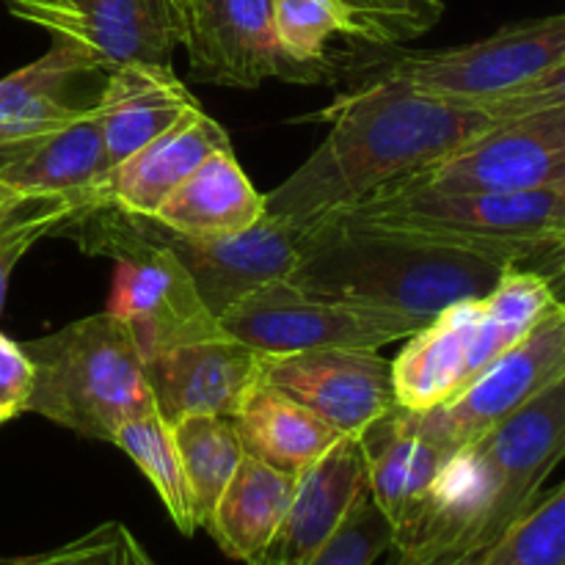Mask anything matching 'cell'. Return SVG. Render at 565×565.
I'll return each instance as SVG.
<instances>
[{
	"label": "cell",
	"instance_id": "obj_1",
	"mask_svg": "<svg viewBox=\"0 0 565 565\" xmlns=\"http://www.w3.org/2000/svg\"><path fill=\"white\" fill-rule=\"evenodd\" d=\"M320 119L331 121L329 136L281 185L265 193V215L298 232L434 169L497 125L480 105L392 81L362 83Z\"/></svg>",
	"mask_w": 565,
	"mask_h": 565
},
{
	"label": "cell",
	"instance_id": "obj_2",
	"mask_svg": "<svg viewBox=\"0 0 565 565\" xmlns=\"http://www.w3.org/2000/svg\"><path fill=\"white\" fill-rule=\"evenodd\" d=\"M511 265L397 232L323 221L301 232L287 281L315 296L390 309L430 323L452 303L483 298Z\"/></svg>",
	"mask_w": 565,
	"mask_h": 565
},
{
	"label": "cell",
	"instance_id": "obj_3",
	"mask_svg": "<svg viewBox=\"0 0 565 565\" xmlns=\"http://www.w3.org/2000/svg\"><path fill=\"white\" fill-rule=\"evenodd\" d=\"M58 235L75 241L92 257L114 259L116 281L108 312L130 326L147 359L230 337L202 301L193 276L166 243L163 226L154 218L132 215L103 199L83 207Z\"/></svg>",
	"mask_w": 565,
	"mask_h": 565
},
{
	"label": "cell",
	"instance_id": "obj_4",
	"mask_svg": "<svg viewBox=\"0 0 565 565\" xmlns=\"http://www.w3.org/2000/svg\"><path fill=\"white\" fill-rule=\"evenodd\" d=\"M33 364L28 412L83 436L110 441L121 423L154 408L147 356L130 326L97 312L22 342Z\"/></svg>",
	"mask_w": 565,
	"mask_h": 565
},
{
	"label": "cell",
	"instance_id": "obj_5",
	"mask_svg": "<svg viewBox=\"0 0 565 565\" xmlns=\"http://www.w3.org/2000/svg\"><path fill=\"white\" fill-rule=\"evenodd\" d=\"M329 221L463 248L511 268H535L565 241V182L513 193L390 188Z\"/></svg>",
	"mask_w": 565,
	"mask_h": 565
},
{
	"label": "cell",
	"instance_id": "obj_6",
	"mask_svg": "<svg viewBox=\"0 0 565 565\" xmlns=\"http://www.w3.org/2000/svg\"><path fill=\"white\" fill-rule=\"evenodd\" d=\"M565 64V11L513 22L478 42L401 53L370 81H392L458 103L480 105Z\"/></svg>",
	"mask_w": 565,
	"mask_h": 565
},
{
	"label": "cell",
	"instance_id": "obj_7",
	"mask_svg": "<svg viewBox=\"0 0 565 565\" xmlns=\"http://www.w3.org/2000/svg\"><path fill=\"white\" fill-rule=\"evenodd\" d=\"M423 320L342 298L315 296L290 281H276L232 307L221 329L263 356L318 348H379L423 329Z\"/></svg>",
	"mask_w": 565,
	"mask_h": 565
},
{
	"label": "cell",
	"instance_id": "obj_8",
	"mask_svg": "<svg viewBox=\"0 0 565 565\" xmlns=\"http://www.w3.org/2000/svg\"><path fill=\"white\" fill-rule=\"evenodd\" d=\"M565 182V108L497 121L434 169L390 188L439 193H513ZM384 188V191H390Z\"/></svg>",
	"mask_w": 565,
	"mask_h": 565
},
{
	"label": "cell",
	"instance_id": "obj_9",
	"mask_svg": "<svg viewBox=\"0 0 565 565\" xmlns=\"http://www.w3.org/2000/svg\"><path fill=\"white\" fill-rule=\"evenodd\" d=\"M11 17L83 50L99 70L121 64L171 66L182 47L177 0H3Z\"/></svg>",
	"mask_w": 565,
	"mask_h": 565
},
{
	"label": "cell",
	"instance_id": "obj_10",
	"mask_svg": "<svg viewBox=\"0 0 565 565\" xmlns=\"http://www.w3.org/2000/svg\"><path fill=\"white\" fill-rule=\"evenodd\" d=\"M565 375V307L546 318L533 334L502 353L456 397L428 412H408L417 430L450 450L472 445L524 403Z\"/></svg>",
	"mask_w": 565,
	"mask_h": 565
},
{
	"label": "cell",
	"instance_id": "obj_11",
	"mask_svg": "<svg viewBox=\"0 0 565 565\" xmlns=\"http://www.w3.org/2000/svg\"><path fill=\"white\" fill-rule=\"evenodd\" d=\"M259 384L301 403L337 434L353 439L397 408L392 362L364 348L263 356Z\"/></svg>",
	"mask_w": 565,
	"mask_h": 565
},
{
	"label": "cell",
	"instance_id": "obj_12",
	"mask_svg": "<svg viewBox=\"0 0 565 565\" xmlns=\"http://www.w3.org/2000/svg\"><path fill=\"white\" fill-rule=\"evenodd\" d=\"M182 47L196 81L257 88L270 77L315 83L281 50L270 0H191L182 6Z\"/></svg>",
	"mask_w": 565,
	"mask_h": 565
},
{
	"label": "cell",
	"instance_id": "obj_13",
	"mask_svg": "<svg viewBox=\"0 0 565 565\" xmlns=\"http://www.w3.org/2000/svg\"><path fill=\"white\" fill-rule=\"evenodd\" d=\"M163 237L218 320L254 292L290 279L301 259V232L274 215L237 235L185 237L163 226Z\"/></svg>",
	"mask_w": 565,
	"mask_h": 565
},
{
	"label": "cell",
	"instance_id": "obj_14",
	"mask_svg": "<svg viewBox=\"0 0 565 565\" xmlns=\"http://www.w3.org/2000/svg\"><path fill=\"white\" fill-rule=\"evenodd\" d=\"M263 353L246 342L218 337L147 359L154 408L169 425L191 414L235 417L259 386Z\"/></svg>",
	"mask_w": 565,
	"mask_h": 565
},
{
	"label": "cell",
	"instance_id": "obj_15",
	"mask_svg": "<svg viewBox=\"0 0 565 565\" xmlns=\"http://www.w3.org/2000/svg\"><path fill=\"white\" fill-rule=\"evenodd\" d=\"M356 439L364 456L367 491L392 524L397 544L428 505L436 480L456 450L414 428L406 408L401 406L370 425Z\"/></svg>",
	"mask_w": 565,
	"mask_h": 565
},
{
	"label": "cell",
	"instance_id": "obj_16",
	"mask_svg": "<svg viewBox=\"0 0 565 565\" xmlns=\"http://www.w3.org/2000/svg\"><path fill=\"white\" fill-rule=\"evenodd\" d=\"M110 174L94 105L55 130L0 147V182L22 196H66L103 202Z\"/></svg>",
	"mask_w": 565,
	"mask_h": 565
},
{
	"label": "cell",
	"instance_id": "obj_17",
	"mask_svg": "<svg viewBox=\"0 0 565 565\" xmlns=\"http://www.w3.org/2000/svg\"><path fill=\"white\" fill-rule=\"evenodd\" d=\"M364 489L367 472L362 447L353 436H342L323 458L296 478L285 522L259 561L276 565L307 563L337 533Z\"/></svg>",
	"mask_w": 565,
	"mask_h": 565
},
{
	"label": "cell",
	"instance_id": "obj_18",
	"mask_svg": "<svg viewBox=\"0 0 565 565\" xmlns=\"http://www.w3.org/2000/svg\"><path fill=\"white\" fill-rule=\"evenodd\" d=\"M232 149L224 127L193 105L174 127L160 132L154 141L116 166L99 188V199L119 204L121 210L141 218H154L160 204L210 158Z\"/></svg>",
	"mask_w": 565,
	"mask_h": 565
},
{
	"label": "cell",
	"instance_id": "obj_19",
	"mask_svg": "<svg viewBox=\"0 0 565 565\" xmlns=\"http://www.w3.org/2000/svg\"><path fill=\"white\" fill-rule=\"evenodd\" d=\"M105 75L83 50L55 42L44 55L0 77V147L66 125L97 103L83 94L92 77Z\"/></svg>",
	"mask_w": 565,
	"mask_h": 565
},
{
	"label": "cell",
	"instance_id": "obj_20",
	"mask_svg": "<svg viewBox=\"0 0 565 565\" xmlns=\"http://www.w3.org/2000/svg\"><path fill=\"white\" fill-rule=\"evenodd\" d=\"M193 105L196 97L171 66L121 64L105 72L94 114L110 171L174 127Z\"/></svg>",
	"mask_w": 565,
	"mask_h": 565
},
{
	"label": "cell",
	"instance_id": "obj_21",
	"mask_svg": "<svg viewBox=\"0 0 565 565\" xmlns=\"http://www.w3.org/2000/svg\"><path fill=\"white\" fill-rule=\"evenodd\" d=\"M478 298L452 303L430 323L406 337V345L392 359V384L397 406L428 412L456 397L472 381V353Z\"/></svg>",
	"mask_w": 565,
	"mask_h": 565
},
{
	"label": "cell",
	"instance_id": "obj_22",
	"mask_svg": "<svg viewBox=\"0 0 565 565\" xmlns=\"http://www.w3.org/2000/svg\"><path fill=\"white\" fill-rule=\"evenodd\" d=\"M265 215L259 193L232 149L210 154L154 213L166 230L185 237H226L246 232Z\"/></svg>",
	"mask_w": 565,
	"mask_h": 565
},
{
	"label": "cell",
	"instance_id": "obj_23",
	"mask_svg": "<svg viewBox=\"0 0 565 565\" xmlns=\"http://www.w3.org/2000/svg\"><path fill=\"white\" fill-rule=\"evenodd\" d=\"M296 491V475H287L248 456L226 483L218 505L204 522L218 550L232 561L257 563L279 533Z\"/></svg>",
	"mask_w": 565,
	"mask_h": 565
},
{
	"label": "cell",
	"instance_id": "obj_24",
	"mask_svg": "<svg viewBox=\"0 0 565 565\" xmlns=\"http://www.w3.org/2000/svg\"><path fill=\"white\" fill-rule=\"evenodd\" d=\"M232 419L248 456L296 478L342 439L309 408L265 384L248 395Z\"/></svg>",
	"mask_w": 565,
	"mask_h": 565
},
{
	"label": "cell",
	"instance_id": "obj_25",
	"mask_svg": "<svg viewBox=\"0 0 565 565\" xmlns=\"http://www.w3.org/2000/svg\"><path fill=\"white\" fill-rule=\"evenodd\" d=\"M171 428H174L177 452H180L182 472H185L188 489H191L193 508H196L199 524L204 527L213 508L218 505L226 483L246 458V447H243L232 417L191 414Z\"/></svg>",
	"mask_w": 565,
	"mask_h": 565
},
{
	"label": "cell",
	"instance_id": "obj_26",
	"mask_svg": "<svg viewBox=\"0 0 565 565\" xmlns=\"http://www.w3.org/2000/svg\"><path fill=\"white\" fill-rule=\"evenodd\" d=\"M114 445L152 483L166 513L182 535H193L196 530H202L185 472H182L180 452H177L174 428L160 417L158 408H149V412L121 423L114 436Z\"/></svg>",
	"mask_w": 565,
	"mask_h": 565
},
{
	"label": "cell",
	"instance_id": "obj_27",
	"mask_svg": "<svg viewBox=\"0 0 565 565\" xmlns=\"http://www.w3.org/2000/svg\"><path fill=\"white\" fill-rule=\"evenodd\" d=\"M270 6L281 50L307 70L312 81L329 72L331 39L345 36L379 44L373 28L342 0H270Z\"/></svg>",
	"mask_w": 565,
	"mask_h": 565
},
{
	"label": "cell",
	"instance_id": "obj_28",
	"mask_svg": "<svg viewBox=\"0 0 565 565\" xmlns=\"http://www.w3.org/2000/svg\"><path fill=\"white\" fill-rule=\"evenodd\" d=\"M478 565H565V483L539 497Z\"/></svg>",
	"mask_w": 565,
	"mask_h": 565
},
{
	"label": "cell",
	"instance_id": "obj_29",
	"mask_svg": "<svg viewBox=\"0 0 565 565\" xmlns=\"http://www.w3.org/2000/svg\"><path fill=\"white\" fill-rule=\"evenodd\" d=\"M94 202L66 196H17L0 213V315H3L6 292L17 263L36 246L42 237L53 235L70 224L83 207Z\"/></svg>",
	"mask_w": 565,
	"mask_h": 565
},
{
	"label": "cell",
	"instance_id": "obj_30",
	"mask_svg": "<svg viewBox=\"0 0 565 565\" xmlns=\"http://www.w3.org/2000/svg\"><path fill=\"white\" fill-rule=\"evenodd\" d=\"M395 544L392 524L386 522L384 513L373 502L370 491L364 489L356 497L353 508L337 533L309 557L307 563L298 565H375ZM252 565H276L268 561H257Z\"/></svg>",
	"mask_w": 565,
	"mask_h": 565
},
{
	"label": "cell",
	"instance_id": "obj_31",
	"mask_svg": "<svg viewBox=\"0 0 565 565\" xmlns=\"http://www.w3.org/2000/svg\"><path fill=\"white\" fill-rule=\"evenodd\" d=\"M125 524L103 522L55 550L0 557V565H125Z\"/></svg>",
	"mask_w": 565,
	"mask_h": 565
},
{
	"label": "cell",
	"instance_id": "obj_32",
	"mask_svg": "<svg viewBox=\"0 0 565 565\" xmlns=\"http://www.w3.org/2000/svg\"><path fill=\"white\" fill-rule=\"evenodd\" d=\"M373 28L379 44H395L428 31L439 20L441 9L425 6L423 0H342Z\"/></svg>",
	"mask_w": 565,
	"mask_h": 565
},
{
	"label": "cell",
	"instance_id": "obj_33",
	"mask_svg": "<svg viewBox=\"0 0 565 565\" xmlns=\"http://www.w3.org/2000/svg\"><path fill=\"white\" fill-rule=\"evenodd\" d=\"M480 108L489 110L497 121L533 114V110L565 108V64L552 70L550 75L527 83V86L513 88V92L500 94L494 99H486V103H480Z\"/></svg>",
	"mask_w": 565,
	"mask_h": 565
},
{
	"label": "cell",
	"instance_id": "obj_34",
	"mask_svg": "<svg viewBox=\"0 0 565 565\" xmlns=\"http://www.w3.org/2000/svg\"><path fill=\"white\" fill-rule=\"evenodd\" d=\"M33 364L20 342L0 334V425L28 412Z\"/></svg>",
	"mask_w": 565,
	"mask_h": 565
},
{
	"label": "cell",
	"instance_id": "obj_35",
	"mask_svg": "<svg viewBox=\"0 0 565 565\" xmlns=\"http://www.w3.org/2000/svg\"><path fill=\"white\" fill-rule=\"evenodd\" d=\"M530 270H539V274L544 276V279L550 281L552 287H555L557 298H561V301L565 303V241L555 248V252L546 254V257Z\"/></svg>",
	"mask_w": 565,
	"mask_h": 565
},
{
	"label": "cell",
	"instance_id": "obj_36",
	"mask_svg": "<svg viewBox=\"0 0 565 565\" xmlns=\"http://www.w3.org/2000/svg\"><path fill=\"white\" fill-rule=\"evenodd\" d=\"M125 565H160L147 550H143L141 541H138L130 530L125 533Z\"/></svg>",
	"mask_w": 565,
	"mask_h": 565
},
{
	"label": "cell",
	"instance_id": "obj_37",
	"mask_svg": "<svg viewBox=\"0 0 565 565\" xmlns=\"http://www.w3.org/2000/svg\"><path fill=\"white\" fill-rule=\"evenodd\" d=\"M17 196H22V193H17V191H11L9 185H3V182H0V213H3L6 207H9L11 202H14Z\"/></svg>",
	"mask_w": 565,
	"mask_h": 565
},
{
	"label": "cell",
	"instance_id": "obj_38",
	"mask_svg": "<svg viewBox=\"0 0 565 565\" xmlns=\"http://www.w3.org/2000/svg\"><path fill=\"white\" fill-rule=\"evenodd\" d=\"M480 557H483V555H478V557H469V561H463V563H458V565H478V563H480Z\"/></svg>",
	"mask_w": 565,
	"mask_h": 565
},
{
	"label": "cell",
	"instance_id": "obj_39",
	"mask_svg": "<svg viewBox=\"0 0 565 565\" xmlns=\"http://www.w3.org/2000/svg\"><path fill=\"white\" fill-rule=\"evenodd\" d=\"M425 6H434V9H441V0H423Z\"/></svg>",
	"mask_w": 565,
	"mask_h": 565
},
{
	"label": "cell",
	"instance_id": "obj_40",
	"mask_svg": "<svg viewBox=\"0 0 565 565\" xmlns=\"http://www.w3.org/2000/svg\"><path fill=\"white\" fill-rule=\"evenodd\" d=\"M185 3H191V0H177V6H180V9H182V6H185Z\"/></svg>",
	"mask_w": 565,
	"mask_h": 565
}]
</instances>
